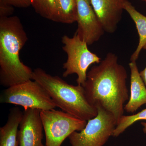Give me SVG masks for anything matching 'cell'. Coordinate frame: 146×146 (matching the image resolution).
<instances>
[{"instance_id":"obj_1","label":"cell","mask_w":146,"mask_h":146,"mask_svg":"<svg viewBox=\"0 0 146 146\" xmlns=\"http://www.w3.org/2000/svg\"><path fill=\"white\" fill-rule=\"evenodd\" d=\"M118 60L117 55L108 53L103 60L87 72L83 86L88 102L111 113L117 124L123 115L125 104L129 98L127 72Z\"/></svg>"},{"instance_id":"obj_2","label":"cell","mask_w":146,"mask_h":146,"mask_svg":"<svg viewBox=\"0 0 146 146\" xmlns=\"http://www.w3.org/2000/svg\"><path fill=\"white\" fill-rule=\"evenodd\" d=\"M27 35L17 16L0 18V84L9 87L32 80L33 71L20 60Z\"/></svg>"},{"instance_id":"obj_3","label":"cell","mask_w":146,"mask_h":146,"mask_svg":"<svg viewBox=\"0 0 146 146\" xmlns=\"http://www.w3.org/2000/svg\"><path fill=\"white\" fill-rule=\"evenodd\" d=\"M31 79L38 82L46 90L56 107L62 111L86 121L98 115V108L88 102L82 85L69 84L40 68L33 71Z\"/></svg>"},{"instance_id":"obj_4","label":"cell","mask_w":146,"mask_h":146,"mask_svg":"<svg viewBox=\"0 0 146 146\" xmlns=\"http://www.w3.org/2000/svg\"><path fill=\"white\" fill-rule=\"evenodd\" d=\"M62 42L64 45L63 49L68 56L67 60L63 64L65 70L63 76L66 78L76 74L78 76L77 84L83 86L87 78L88 68L92 64H99L101 58L91 52L88 48V44L76 33L72 37L63 36Z\"/></svg>"},{"instance_id":"obj_5","label":"cell","mask_w":146,"mask_h":146,"mask_svg":"<svg viewBox=\"0 0 146 146\" xmlns=\"http://www.w3.org/2000/svg\"><path fill=\"white\" fill-rule=\"evenodd\" d=\"M32 80L7 87L1 92L0 102L20 106L24 109H54L56 105L46 90Z\"/></svg>"},{"instance_id":"obj_6","label":"cell","mask_w":146,"mask_h":146,"mask_svg":"<svg viewBox=\"0 0 146 146\" xmlns=\"http://www.w3.org/2000/svg\"><path fill=\"white\" fill-rule=\"evenodd\" d=\"M40 115L46 137V146H61L73 132L81 131L87 123L85 120L54 109L41 110Z\"/></svg>"},{"instance_id":"obj_7","label":"cell","mask_w":146,"mask_h":146,"mask_svg":"<svg viewBox=\"0 0 146 146\" xmlns=\"http://www.w3.org/2000/svg\"><path fill=\"white\" fill-rule=\"evenodd\" d=\"M97 108V116L88 121L81 131H74L69 136L71 146H103L113 136L117 121L111 113Z\"/></svg>"},{"instance_id":"obj_8","label":"cell","mask_w":146,"mask_h":146,"mask_svg":"<svg viewBox=\"0 0 146 146\" xmlns=\"http://www.w3.org/2000/svg\"><path fill=\"white\" fill-rule=\"evenodd\" d=\"M78 29L76 33L88 46L97 42L104 34L103 27L90 0H76Z\"/></svg>"},{"instance_id":"obj_9","label":"cell","mask_w":146,"mask_h":146,"mask_svg":"<svg viewBox=\"0 0 146 146\" xmlns=\"http://www.w3.org/2000/svg\"><path fill=\"white\" fill-rule=\"evenodd\" d=\"M41 110L24 109L18 133L19 146H46L42 143L43 128Z\"/></svg>"},{"instance_id":"obj_10","label":"cell","mask_w":146,"mask_h":146,"mask_svg":"<svg viewBox=\"0 0 146 146\" xmlns=\"http://www.w3.org/2000/svg\"><path fill=\"white\" fill-rule=\"evenodd\" d=\"M105 32L114 33L121 20L124 5L127 0H90Z\"/></svg>"},{"instance_id":"obj_11","label":"cell","mask_w":146,"mask_h":146,"mask_svg":"<svg viewBox=\"0 0 146 146\" xmlns=\"http://www.w3.org/2000/svg\"><path fill=\"white\" fill-rule=\"evenodd\" d=\"M129 66L131 72L130 96L124 110L133 113L146 104V86L140 76L136 61H130Z\"/></svg>"},{"instance_id":"obj_12","label":"cell","mask_w":146,"mask_h":146,"mask_svg":"<svg viewBox=\"0 0 146 146\" xmlns=\"http://www.w3.org/2000/svg\"><path fill=\"white\" fill-rule=\"evenodd\" d=\"M23 115L19 108L10 109L7 121L0 128V146H19L18 133Z\"/></svg>"},{"instance_id":"obj_13","label":"cell","mask_w":146,"mask_h":146,"mask_svg":"<svg viewBox=\"0 0 146 146\" xmlns=\"http://www.w3.org/2000/svg\"><path fill=\"white\" fill-rule=\"evenodd\" d=\"M124 9L136 25L139 36L138 46L130 57V61H136L141 50L143 49L144 47L146 44V16L136 10L131 3L128 0L124 4Z\"/></svg>"},{"instance_id":"obj_14","label":"cell","mask_w":146,"mask_h":146,"mask_svg":"<svg viewBox=\"0 0 146 146\" xmlns=\"http://www.w3.org/2000/svg\"><path fill=\"white\" fill-rule=\"evenodd\" d=\"M77 19L76 0H57L56 22L72 24Z\"/></svg>"},{"instance_id":"obj_15","label":"cell","mask_w":146,"mask_h":146,"mask_svg":"<svg viewBox=\"0 0 146 146\" xmlns=\"http://www.w3.org/2000/svg\"><path fill=\"white\" fill-rule=\"evenodd\" d=\"M31 5L43 18L56 22L57 0H31Z\"/></svg>"},{"instance_id":"obj_16","label":"cell","mask_w":146,"mask_h":146,"mask_svg":"<svg viewBox=\"0 0 146 146\" xmlns=\"http://www.w3.org/2000/svg\"><path fill=\"white\" fill-rule=\"evenodd\" d=\"M141 120L146 121V108L134 115L128 116L123 115L116 125L112 136L118 137L131 125L136 122Z\"/></svg>"},{"instance_id":"obj_17","label":"cell","mask_w":146,"mask_h":146,"mask_svg":"<svg viewBox=\"0 0 146 146\" xmlns=\"http://www.w3.org/2000/svg\"><path fill=\"white\" fill-rule=\"evenodd\" d=\"M31 0H0V2L17 7H29L31 5Z\"/></svg>"},{"instance_id":"obj_18","label":"cell","mask_w":146,"mask_h":146,"mask_svg":"<svg viewBox=\"0 0 146 146\" xmlns=\"http://www.w3.org/2000/svg\"><path fill=\"white\" fill-rule=\"evenodd\" d=\"M14 10L12 6L0 2V18L11 16Z\"/></svg>"},{"instance_id":"obj_19","label":"cell","mask_w":146,"mask_h":146,"mask_svg":"<svg viewBox=\"0 0 146 146\" xmlns=\"http://www.w3.org/2000/svg\"><path fill=\"white\" fill-rule=\"evenodd\" d=\"M143 49L146 50V44L144 47ZM140 74L141 78L143 79V81L146 86V67L143 70L140 72Z\"/></svg>"},{"instance_id":"obj_20","label":"cell","mask_w":146,"mask_h":146,"mask_svg":"<svg viewBox=\"0 0 146 146\" xmlns=\"http://www.w3.org/2000/svg\"><path fill=\"white\" fill-rule=\"evenodd\" d=\"M141 124L143 127V131L144 133H146V123L143 122L141 123Z\"/></svg>"},{"instance_id":"obj_21","label":"cell","mask_w":146,"mask_h":146,"mask_svg":"<svg viewBox=\"0 0 146 146\" xmlns=\"http://www.w3.org/2000/svg\"><path fill=\"white\" fill-rule=\"evenodd\" d=\"M142 1H144L146 2V0H142Z\"/></svg>"},{"instance_id":"obj_22","label":"cell","mask_w":146,"mask_h":146,"mask_svg":"<svg viewBox=\"0 0 146 146\" xmlns=\"http://www.w3.org/2000/svg\"></svg>"}]
</instances>
